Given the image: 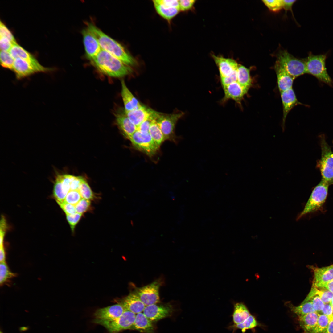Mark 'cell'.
<instances>
[{
	"instance_id": "obj_1",
	"label": "cell",
	"mask_w": 333,
	"mask_h": 333,
	"mask_svg": "<svg viewBox=\"0 0 333 333\" xmlns=\"http://www.w3.org/2000/svg\"><path fill=\"white\" fill-rule=\"evenodd\" d=\"M91 61L99 71L110 77H121L132 72L130 66L102 49Z\"/></svg>"
},
{
	"instance_id": "obj_2",
	"label": "cell",
	"mask_w": 333,
	"mask_h": 333,
	"mask_svg": "<svg viewBox=\"0 0 333 333\" xmlns=\"http://www.w3.org/2000/svg\"><path fill=\"white\" fill-rule=\"evenodd\" d=\"M97 39L101 48L130 66L136 64L135 59L120 43L102 32L96 26L89 23L87 27Z\"/></svg>"
},
{
	"instance_id": "obj_3",
	"label": "cell",
	"mask_w": 333,
	"mask_h": 333,
	"mask_svg": "<svg viewBox=\"0 0 333 333\" xmlns=\"http://www.w3.org/2000/svg\"><path fill=\"white\" fill-rule=\"evenodd\" d=\"M327 54L314 55L311 52L304 59L306 73L316 77L319 81L330 86H333V82L328 74L326 66Z\"/></svg>"
},
{
	"instance_id": "obj_4",
	"label": "cell",
	"mask_w": 333,
	"mask_h": 333,
	"mask_svg": "<svg viewBox=\"0 0 333 333\" xmlns=\"http://www.w3.org/2000/svg\"><path fill=\"white\" fill-rule=\"evenodd\" d=\"M329 184L322 179L312 191L303 210L297 216L298 220L308 214L318 210L321 208L327 199Z\"/></svg>"
},
{
	"instance_id": "obj_5",
	"label": "cell",
	"mask_w": 333,
	"mask_h": 333,
	"mask_svg": "<svg viewBox=\"0 0 333 333\" xmlns=\"http://www.w3.org/2000/svg\"><path fill=\"white\" fill-rule=\"evenodd\" d=\"M136 314L125 310L121 315L115 319L104 321L95 319L93 322L104 326L109 333H118L124 330L130 329L135 321Z\"/></svg>"
},
{
	"instance_id": "obj_6",
	"label": "cell",
	"mask_w": 333,
	"mask_h": 333,
	"mask_svg": "<svg viewBox=\"0 0 333 333\" xmlns=\"http://www.w3.org/2000/svg\"><path fill=\"white\" fill-rule=\"evenodd\" d=\"M294 79L306 73L304 60L294 57L287 51H282L278 55L277 61Z\"/></svg>"
},
{
	"instance_id": "obj_7",
	"label": "cell",
	"mask_w": 333,
	"mask_h": 333,
	"mask_svg": "<svg viewBox=\"0 0 333 333\" xmlns=\"http://www.w3.org/2000/svg\"><path fill=\"white\" fill-rule=\"evenodd\" d=\"M321 156L319 162L322 179L333 183V152L324 138L321 140Z\"/></svg>"
},
{
	"instance_id": "obj_8",
	"label": "cell",
	"mask_w": 333,
	"mask_h": 333,
	"mask_svg": "<svg viewBox=\"0 0 333 333\" xmlns=\"http://www.w3.org/2000/svg\"><path fill=\"white\" fill-rule=\"evenodd\" d=\"M129 140L136 150L150 157L154 156L160 148L149 133H143L137 130Z\"/></svg>"
},
{
	"instance_id": "obj_9",
	"label": "cell",
	"mask_w": 333,
	"mask_h": 333,
	"mask_svg": "<svg viewBox=\"0 0 333 333\" xmlns=\"http://www.w3.org/2000/svg\"><path fill=\"white\" fill-rule=\"evenodd\" d=\"M162 284L157 279L145 286L136 287L133 291L146 306L160 302L159 289Z\"/></svg>"
},
{
	"instance_id": "obj_10",
	"label": "cell",
	"mask_w": 333,
	"mask_h": 333,
	"mask_svg": "<svg viewBox=\"0 0 333 333\" xmlns=\"http://www.w3.org/2000/svg\"><path fill=\"white\" fill-rule=\"evenodd\" d=\"M183 114V112L168 114L157 112L156 120L163 134L165 141L174 138L175 125Z\"/></svg>"
},
{
	"instance_id": "obj_11",
	"label": "cell",
	"mask_w": 333,
	"mask_h": 333,
	"mask_svg": "<svg viewBox=\"0 0 333 333\" xmlns=\"http://www.w3.org/2000/svg\"><path fill=\"white\" fill-rule=\"evenodd\" d=\"M9 52L14 59L19 57L28 62L38 70L39 72L54 71L55 68L45 67L42 65L31 54L17 43L13 44Z\"/></svg>"
},
{
	"instance_id": "obj_12",
	"label": "cell",
	"mask_w": 333,
	"mask_h": 333,
	"mask_svg": "<svg viewBox=\"0 0 333 333\" xmlns=\"http://www.w3.org/2000/svg\"><path fill=\"white\" fill-rule=\"evenodd\" d=\"M173 308L170 303L155 304L146 306L143 312L152 322H155L170 316Z\"/></svg>"
},
{
	"instance_id": "obj_13",
	"label": "cell",
	"mask_w": 333,
	"mask_h": 333,
	"mask_svg": "<svg viewBox=\"0 0 333 333\" xmlns=\"http://www.w3.org/2000/svg\"><path fill=\"white\" fill-rule=\"evenodd\" d=\"M82 33L86 56L91 60L98 54L102 49L97 39L88 27L84 29Z\"/></svg>"
},
{
	"instance_id": "obj_14",
	"label": "cell",
	"mask_w": 333,
	"mask_h": 333,
	"mask_svg": "<svg viewBox=\"0 0 333 333\" xmlns=\"http://www.w3.org/2000/svg\"><path fill=\"white\" fill-rule=\"evenodd\" d=\"M116 301L125 310L136 314L143 312L146 306L133 291L123 298L116 299Z\"/></svg>"
},
{
	"instance_id": "obj_15",
	"label": "cell",
	"mask_w": 333,
	"mask_h": 333,
	"mask_svg": "<svg viewBox=\"0 0 333 333\" xmlns=\"http://www.w3.org/2000/svg\"><path fill=\"white\" fill-rule=\"evenodd\" d=\"M124 307L118 303L97 309L94 314L95 319L109 321L120 317L125 311Z\"/></svg>"
},
{
	"instance_id": "obj_16",
	"label": "cell",
	"mask_w": 333,
	"mask_h": 333,
	"mask_svg": "<svg viewBox=\"0 0 333 333\" xmlns=\"http://www.w3.org/2000/svg\"><path fill=\"white\" fill-rule=\"evenodd\" d=\"M218 68L220 78L228 77L237 70L239 64L234 59L212 55Z\"/></svg>"
},
{
	"instance_id": "obj_17",
	"label": "cell",
	"mask_w": 333,
	"mask_h": 333,
	"mask_svg": "<svg viewBox=\"0 0 333 333\" xmlns=\"http://www.w3.org/2000/svg\"><path fill=\"white\" fill-rule=\"evenodd\" d=\"M283 105V117L282 128L283 131L285 130V124L288 114L291 110L295 106L301 104L298 100L292 88L280 92Z\"/></svg>"
},
{
	"instance_id": "obj_18",
	"label": "cell",
	"mask_w": 333,
	"mask_h": 333,
	"mask_svg": "<svg viewBox=\"0 0 333 333\" xmlns=\"http://www.w3.org/2000/svg\"><path fill=\"white\" fill-rule=\"evenodd\" d=\"M115 117L116 124L121 133L129 139L137 130V127L130 121L124 110L117 113Z\"/></svg>"
},
{
	"instance_id": "obj_19",
	"label": "cell",
	"mask_w": 333,
	"mask_h": 333,
	"mask_svg": "<svg viewBox=\"0 0 333 333\" xmlns=\"http://www.w3.org/2000/svg\"><path fill=\"white\" fill-rule=\"evenodd\" d=\"M313 269L314 277L312 286L323 288L326 283L333 280V265L321 268L313 267Z\"/></svg>"
},
{
	"instance_id": "obj_20",
	"label": "cell",
	"mask_w": 333,
	"mask_h": 333,
	"mask_svg": "<svg viewBox=\"0 0 333 333\" xmlns=\"http://www.w3.org/2000/svg\"><path fill=\"white\" fill-rule=\"evenodd\" d=\"M16 79L20 80L39 72L34 67L26 60L19 57L14 59L12 70Z\"/></svg>"
},
{
	"instance_id": "obj_21",
	"label": "cell",
	"mask_w": 333,
	"mask_h": 333,
	"mask_svg": "<svg viewBox=\"0 0 333 333\" xmlns=\"http://www.w3.org/2000/svg\"><path fill=\"white\" fill-rule=\"evenodd\" d=\"M223 89L224 95L222 101L224 102L228 100L232 99L237 103L240 104L244 96L248 92L237 82L230 84L223 88Z\"/></svg>"
},
{
	"instance_id": "obj_22",
	"label": "cell",
	"mask_w": 333,
	"mask_h": 333,
	"mask_svg": "<svg viewBox=\"0 0 333 333\" xmlns=\"http://www.w3.org/2000/svg\"><path fill=\"white\" fill-rule=\"evenodd\" d=\"M278 86L280 92L292 88L294 78L278 61L275 66Z\"/></svg>"
},
{
	"instance_id": "obj_23",
	"label": "cell",
	"mask_w": 333,
	"mask_h": 333,
	"mask_svg": "<svg viewBox=\"0 0 333 333\" xmlns=\"http://www.w3.org/2000/svg\"><path fill=\"white\" fill-rule=\"evenodd\" d=\"M154 111L152 109L142 105L134 110L125 112L130 121L137 127L143 121L151 117Z\"/></svg>"
},
{
	"instance_id": "obj_24",
	"label": "cell",
	"mask_w": 333,
	"mask_h": 333,
	"mask_svg": "<svg viewBox=\"0 0 333 333\" xmlns=\"http://www.w3.org/2000/svg\"><path fill=\"white\" fill-rule=\"evenodd\" d=\"M121 96L126 112L134 110L142 105L127 87L124 80L121 81Z\"/></svg>"
},
{
	"instance_id": "obj_25",
	"label": "cell",
	"mask_w": 333,
	"mask_h": 333,
	"mask_svg": "<svg viewBox=\"0 0 333 333\" xmlns=\"http://www.w3.org/2000/svg\"><path fill=\"white\" fill-rule=\"evenodd\" d=\"M152 322L143 313L137 314L130 330H137L141 333H154V327Z\"/></svg>"
},
{
	"instance_id": "obj_26",
	"label": "cell",
	"mask_w": 333,
	"mask_h": 333,
	"mask_svg": "<svg viewBox=\"0 0 333 333\" xmlns=\"http://www.w3.org/2000/svg\"><path fill=\"white\" fill-rule=\"evenodd\" d=\"M319 314L315 312L299 317V324L305 333H312L317 325Z\"/></svg>"
},
{
	"instance_id": "obj_27",
	"label": "cell",
	"mask_w": 333,
	"mask_h": 333,
	"mask_svg": "<svg viewBox=\"0 0 333 333\" xmlns=\"http://www.w3.org/2000/svg\"><path fill=\"white\" fill-rule=\"evenodd\" d=\"M233 310L232 316L233 324L240 323L245 320L251 314L245 305L242 302L233 303Z\"/></svg>"
},
{
	"instance_id": "obj_28",
	"label": "cell",
	"mask_w": 333,
	"mask_h": 333,
	"mask_svg": "<svg viewBox=\"0 0 333 333\" xmlns=\"http://www.w3.org/2000/svg\"><path fill=\"white\" fill-rule=\"evenodd\" d=\"M237 82L247 92L252 85L249 69L239 64L237 70Z\"/></svg>"
},
{
	"instance_id": "obj_29",
	"label": "cell",
	"mask_w": 333,
	"mask_h": 333,
	"mask_svg": "<svg viewBox=\"0 0 333 333\" xmlns=\"http://www.w3.org/2000/svg\"><path fill=\"white\" fill-rule=\"evenodd\" d=\"M154 7L157 13L165 19L170 21L180 11L179 8L169 7L163 6L153 1Z\"/></svg>"
},
{
	"instance_id": "obj_30",
	"label": "cell",
	"mask_w": 333,
	"mask_h": 333,
	"mask_svg": "<svg viewBox=\"0 0 333 333\" xmlns=\"http://www.w3.org/2000/svg\"><path fill=\"white\" fill-rule=\"evenodd\" d=\"M258 325L255 318L251 314L243 322L237 324H232L227 327V329L235 333L236 330L240 329L242 333H245L246 330L252 329Z\"/></svg>"
},
{
	"instance_id": "obj_31",
	"label": "cell",
	"mask_w": 333,
	"mask_h": 333,
	"mask_svg": "<svg viewBox=\"0 0 333 333\" xmlns=\"http://www.w3.org/2000/svg\"><path fill=\"white\" fill-rule=\"evenodd\" d=\"M316 295L319 296L324 304H327L330 302L333 293L327 290H320L312 286L310 292L302 302L309 301Z\"/></svg>"
},
{
	"instance_id": "obj_32",
	"label": "cell",
	"mask_w": 333,
	"mask_h": 333,
	"mask_svg": "<svg viewBox=\"0 0 333 333\" xmlns=\"http://www.w3.org/2000/svg\"><path fill=\"white\" fill-rule=\"evenodd\" d=\"M149 133L154 142L160 147L165 140L163 134L155 119H153L151 122Z\"/></svg>"
},
{
	"instance_id": "obj_33",
	"label": "cell",
	"mask_w": 333,
	"mask_h": 333,
	"mask_svg": "<svg viewBox=\"0 0 333 333\" xmlns=\"http://www.w3.org/2000/svg\"><path fill=\"white\" fill-rule=\"evenodd\" d=\"M291 311L298 317L303 316L309 313L316 312L314 309L311 301H308L302 303L298 306H294L291 304L289 305Z\"/></svg>"
},
{
	"instance_id": "obj_34",
	"label": "cell",
	"mask_w": 333,
	"mask_h": 333,
	"mask_svg": "<svg viewBox=\"0 0 333 333\" xmlns=\"http://www.w3.org/2000/svg\"><path fill=\"white\" fill-rule=\"evenodd\" d=\"M330 322L326 315L319 314L317 325L312 333H326Z\"/></svg>"
},
{
	"instance_id": "obj_35",
	"label": "cell",
	"mask_w": 333,
	"mask_h": 333,
	"mask_svg": "<svg viewBox=\"0 0 333 333\" xmlns=\"http://www.w3.org/2000/svg\"><path fill=\"white\" fill-rule=\"evenodd\" d=\"M15 274L10 272L5 262H0V284L1 286L5 284L14 277Z\"/></svg>"
},
{
	"instance_id": "obj_36",
	"label": "cell",
	"mask_w": 333,
	"mask_h": 333,
	"mask_svg": "<svg viewBox=\"0 0 333 333\" xmlns=\"http://www.w3.org/2000/svg\"><path fill=\"white\" fill-rule=\"evenodd\" d=\"M0 64L3 68L12 70L14 59L9 51H0Z\"/></svg>"
},
{
	"instance_id": "obj_37",
	"label": "cell",
	"mask_w": 333,
	"mask_h": 333,
	"mask_svg": "<svg viewBox=\"0 0 333 333\" xmlns=\"http://www.w3.org/2000/svg\"><path fill=\"white\" fill-rule=\"evenodd\" d=\"M78 191L82 198L90 200L95 198V195L85 180L81 185Z\"/></svg>"
},
{
	"instance_id": "obj_38",
	"label": "cell",
	"mask_w": 333,
	"mask_h": 333,
	"mask_svg": "<svg viewBox=\"0 0 333 333\" xmlns=\"http://www.w3.org/2000/svg\"><path fill=\"white\" fill-rule=\"evenodd\" d=\"M82 199L78 191H70L67 194L64 201L75 206Z\"/></svg>"
},
{
	"instance_id": "obj_39",
	"label": "cell",
	"mask_w": 333,
	"mask_h": 333,
	"mask_svg": "<svg viewBox=\"0 0 333 333\" xmlns=\"http://www.w3.org/2000/svg\"><path fill=\"white\" fill-rule=\"evenodd\" d=\"M0 37L6 38L11 41L13 44L17 43L12 32L1 20L0 22Z\"/></svg>"
},
{
	"instance_id": "obj_40",
	"label": "cell",
	"mask_w": 333,
	"mask_h": 333,
	"mask_svg": "<svg viewBox=\"0 0 333 333\" xmlns=\"http://www.w3.org/2000/svg\"><path fill=\"white\" fill-rule=\"evenodd\" d=\"M267 7L273 12H277L283 8L282 0H263Z\"/></svg>"
},
{
	"instance_id": "obj_41",
	"label": "cell",
	"mask_w": 333,
	"mask_h": 333,
	"mask_svg": "<svg viewBox=\"0 0 333 333\" xmlns=\"http://www.w3.org/2000/svg\"><path fill=\"white\" fill-rule=\"evenodd\" d=\"M76 212L83 214L87 211L91 207L90 200L82 198L75 206Z\"/></svg>"
},
{
	"instance_id": "obj_42",
	"label": "cell",
	"mask_w": 333,
	"mask_h": 333,
	"mask_svg": "<svg viewBox=\"0 0 333 333\" xmlns=\"http://www.w3.org/2000/svg\"><path fill=\"white\" fill-rule=\"evenodd\" d=\"M82 215L77 212L72 214H66L67 220L72 232H74L75 226L80 220Z\"/></svg>"
},
{
	"instance_id": "obj_43",
	"label": "cell",
	"mask_w": 333,
	"mask_h": 333,
	"mask_svg": "<svg viewBox=\"0 0 333 333\" xmlns=\"http://www.w3.org/2000/svg\"><path fill=\"white\" fill-rule=\"evenodd\" d=\"M155 118L154 113L151 117L143 121L137 127V130L143 133H149L151 122Z\"/></svg>"
},
{
	"instance_id": "obj_44",
	"label": "cell",
	"mask_w": 333,
	"mask_h": 333,
	"mask_svg": "<svg viewBox=\"0 0 333 333\" xmlns=\"http://www.w3.org/2000/svg\"><path fill=\"white\" fill-rule=\"evenodd\" d=\"M56 202L66 214H72L76 213L75 205L67 203L64 200Z\"/></svg>"
},
{
	"instance_id": "obj_45",
	"label": "cell",
	"mask_w": 333,
	"mask_h": 333,
	"mask_svg": "<svg viewBox=\"0 0 333 333\" xmlns=\"http://www.w3.org/2000/svg\"><path fill=\"white\" fill-rule=\"evenodd\" d=\"M237 70L229 76L220 78L223 88L233 82H237Z\"/></svg>"
},
{
	"instance_id": "obj_46",
	"label": "cell",
	"mask_w": 333,
	"mask_h": 333,
	"mask_svg": "<svg viewBox=\"0 0 333 333\" xmlns=\"http://www.w3.org/2000/svg\"><path fill=\"white\" fill-rule=\"evenodd\" d=\"M84 180L82 177L72 175L70 184V191H78L81 185Z\"/></svg>"
},
{
	"instance_id": "obj_47",
	"label": "cell",
	"mask_w": 333,
	"mask_h": 333,
	"mask_svg": "<svg viewBox=\"0 0 333 333\" xmlns=\"http://www.w3.org/2000/svg\"><path fill=\"white\" fill-rule=\"evenodd\" d=\"M195 0H179V8L180 11H186L191 9L195 3Z\"/></svg>"
},
{
	"instance_id": "obj_48",
	"label": "cell",
	"mask_w": 333,
	"mask_h": 333,
	"mask_svg": "<svg viewBox=\"0 0 333 333\" xmlns=\"http://www.w3.org/2000/svg\"><path fill=\"white\" fill-rule=\"evenodd\" d=\"M313 306L315 311L321 312L324 308L325 304L322 300L318 296L316 295L311 300Z\"/></svg>"
},
{
	"instance_id": "obj_49",
	"label": "cell",
	"mask_w": 333,
	"mask_h": 333,
	"mask_svg": "<svg viewBox=\"0 0 333 333\" xmlns=\"http://www.w3.org/2000/svg\"><path fill=\"white\" fill-rule=\"evenodd\" d=\"M13 45L11 41L6 38L0 37L1 51H9Z\"/></svg>"
},
{
	"instance_id": "obj_50",
	"label": "cell",
	"mask_w": 333,
	"mask_h": 333,
	"mask_svg": "<svg viewBox=\"0 0 333 333\" xmlns=\"http://www.w3.org/2000/svg\"><path fill=\"white\" fill-rule=\"evenodd\" d=\"M154 1L155 2L165 6L179 8V0H155Z\"/></svg>"
},
{
	"instance_id": "obj_51",
	"label": "cell",
	"mask_w": 333,
	"mask_h": 333,
	"mask_svg": "<svg viewBox=\"0 0 333 333\" xmlns=\"http://www.w3.org/2000/svg\"><path fill=\"white\" fill-rule=\"evenodd\" d=\"M321 312L323 314L328 317L330 322L333 320V311L332 305L330 302L325 304L324 308Z\"/></svg>"
},
{
	"instance_id": "obj_52",
	"label": "cell",
	"mask_w": 333,
	"mask_h": 333,
	"mask_svg": "<svg viewBox=\"0 0 333 333\" xmlns=\"http://www.w3.org/2000/svg\"><path fill=\"white\" fill-rule=\"evenodd\" d=\"M6 224L5 220L3 217H2L0 221V246L3 245L4 237L5 236L6 228Z\"/></svg>"
},
{
	"instance_id": "obj_53",
	"label": "cell",
	"mask_w": 333,
	"mask_h": 333,
	"mask_svg": "<svg viewBox=\"0 0 333 333\" xmlns=\"http://www.w3.org/2000/svg\"><path fill=\"white\" fill-rule=\"evenodd\" d=\"M296 1L295 0H282L283 8L286 10H292V6Z\"/></svg>"
},
{
	"instance_id": "obj_54",
	"label": "cell",
	"mask_w": 333,
	"mask_h": 333,
	"mask_svg": "<svg viewBox=\"0 0 333 333\" xmlns=\"http://www.w3.org/2000/svg\"><path fill=\"white\" fill-rule=\"evenodd\" d=\"M6 256L3 245L0 246V262H5Z\"/></svg>"
},
{
	"instance_id": "obj_55",
	"label": "cell",
	"mask_w": 333,
	"mask_h": 333,
	"mask_svg": "<svg viewBox=\"0 0 333 333\" xmlns=\"http://www.w3.org/2000/svg\"><path fill=\"white\" fill-rule=\"evenodd\" d=\"M323 288H326V290L333 293V280L326 283Z\"/></svg>"
},
{
	"instance_id": "obj_56",
	"label": "cell",
	"mask_w": 333,
	"mask_h": 333,
	"mask_svg": "<svg viewBox=\"0 0 333 333\" xmlns=\"http://www.w3.org/2000/svg\"><path fill=\"white\" fill-rule=\"evenodd\" d=\"M326 333H333V320L330 322Z\"/></svg>"
},
{
	"instance_id": "obj_57",
	"label": "cell",
	"mask_w": 333,
	"mask_h": 333,
	"mask_svg": "<svg viewBox=\"0 0 333 333\" xmlns=\"http://www.w3.org/2000/svg\"><path fill=\"white\" fill-rule=\"evenodd\" d=\"M330 303L331 305H333V296H332V298H331V302H330Z\"/></svg>"
},
{
	"instance_id": "obj_58",
	"label": "cell",
	"mask_w": 333,
	"mask_h": 333,
	"mask_svg": "<svg viewBox=\"0 0 333 333\" xmlns=\"http://www.w3.org/2000/svg\"><path fill=\"white\" fill-rule=\"evenodd\" d=\"M332 310H333V305H332Z\"/></svg>"
},
{
	"instance_id": "obj_59",
	"label": "cell",
	"mask_w": 333,
	"mask_h": 333,
	"mask_svg": "<svg viewBox=\"0 0 333 333\" xmlns=\"http://www.w3.org/2000/svg\"><path fill=\"white\" fill-rule=\"evenodd\" d=\"M0 333H3V332H2V331H0Z\"/></svg>"
}]
</instances>
